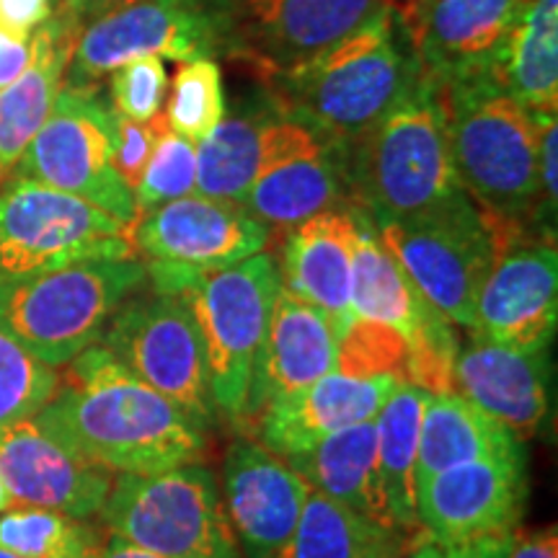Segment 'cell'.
Segmentation results:
<instances>
[{
	"label": "cell",
	"instance_id": "cell-28",
	"mask_svg": "<svg viewBox=\"0 0 558 558\" xmlns=\"http://www.w3.org/2000/svg\"><path fill=\"white\" fill-rule=\"evenodd\" d=\"M282 460L324 497L339 501L369 522L396 530L380 484L375 418L341 429L337 435L320 439L313 448Z\"/></svg>",
	"mask_w": 558,
	"mask_h": 558
},
{
	"label": "cell",
	"instance_id": "cell-29",
	"mask_svg": "<svg viewBox=\"0 0 558 558\" xmlns=\"http://www.w3.org/2000/svg\"><path fill=\"white\" fill-rule=\"evenodd\" d=\"M522 452H527L525 442H520L486 411L473 407L469 399L458 393L429 396L422 429H418L416 488L456 465L486 458L522 456Z\"/></svg>",
	"mask_w": 558,
	"mask_h": 558
},
{
	"label": "cell",
	"instance_id": "cell-30",
	"mask_svg": "<svg viewBox=\"0 0 558 558\" xmlns=\"http://www.w3.org/2000/svg\"><path fill=\"white\" fill-rule=\"evenodd\" d=\"M488 73L522 107L558 109V0H525Z\"/></svg>",
	"mask_w": 558,
	"mask_h": 558
},
{
	"label": "cell",
	"instance_id": "cell-38",
	"mask_svg": "<svg viewBox=\"0 0 558 558\" xmlns=\"http://www.w3.org/2000/svg\"><path fill=\"white\" fill-rule=\"evenodd\" d=\"M169 90L166 62L140 58L109 73V101L117 114L135 122H153L160 114Z\"/></svg>",
	"mask_w": 558,
	"mask_h": 558
},
{
	"label": "cell",
	"instance_id": "cell-18",
	"mask_svg": "<svg viewBox=\"0 0 558 558\" xmlns=\"http://www.w3.org/2000/svg\"><path fill=\"white\" fill-rule=\"evenodd\" d=\"M320 132L290 114L267 94L259 104H248L202 140L197 148V194L213 199L239 202L256 179L292 153L316 143Z\"/></svg>",
	"mask_w": 558,
	"mask_h": 558
},
{
	"label": "cell",
	"instance_id": "cell-32",
	"mask_svg": "<svg viewBox=\"0 0 558 558\" xmlns=\"http://www.w3.org/2000/svg\"><path fill=\"white\" fill-rule=\"evenodd\" d=\"M403 538L311 488L295 533L275 558H399Z\"/></svg>",
	"mask_w": 558,
	"mask_h": 558
},
{
	"label": "cell",
	"instance_id": "cell-3",
	"mask_svg": "<svg viewBox=\"0 0 558 558\" xmlns=\"http://www.w3.org/2000/svg\"><path fill=\"white\" fill-rule=\"evenodd\" d=\"M442 86L452 169L488 228H538V120L492 73ZM541 233V230H538ZM546 239V235H543Z\"/></svg>",
	"mask_w": 558,
	"mask_h": 558
},
{
	"label": "cell",
	"instance_id": "cell-25",
	"mask_svg": "<svg viewBox=\"0 0 558 558\" xmlns=\"http://www.w3.org/2000/svg\"><path fill=\"white\" fill-rule=\"evenodd\" d=\"M354 218L349 207L326 209L288 230L282 246V288L326 313L341 337L354 320Z\"/></svg>",
	"mask_w": 558,
	"mask_h": 558
},
{
	"label": "cell",
	"instance_id": "cell-1",
	"mask_svg": "<svg viewBox=\"0 0 558 558\" xmlns=\"http://www.w3.org/2000/svg\"><path fill=\"white\" fill-rule=\"evenodd\" d=\"M37 424L114 476L158 473L199 463L207 429L158 390L137 380L101 344L68 365Z\"/></svg>",
	"mask_w": 558,
	"mask_h": 558
},
{
	"label": "cell",
	"instance_id": "cell-39",
	"mask_svg": "<svg viewBox=\"0 0 558 558\" xmlns=\"http://www.w3.org/2000/svg\"><path fill=\"white\" fill-rule=\"evenodd\" d=\"M117 114V111H114ZM156 148V120L153 122H135L128 117L117 114V140H114V163L117 173L132 192L137 190L143 179L145 166Z\"/></svg>",
	"mask_w": 558,
	"mask_h": 558
},
{
	"label": "cell",
	"instance_id": "cell-47",
	"mask_svg": "<svg viewBox=\"0 0 558 558\" xmlns=\"http://www.w3.org/2000/svg\"><path fill=\"white\" fill-rule=\"evenodd\" d=\"M0 558H24V556L13 554V550H5V548H0Z\"/></svg>",
	"mask_w": 558,
	"mask_h": 558
},
{
	"label": "cell",
	"instance_id": "cell-27",
	"mask_svg": "<svg viewBox=\"0 0 558 558\" xmlns=\"http://www.w3.org/2000/svg\"><path fill=\"white\" fill-rule=\"evenodd\" d=\"M83 26L65 13L52 16L32 34V60L16 81L0 88V181L16 169L65 86V73Z\"/></svg>",
	"mask_w": 558,
	"mask_h": 558
},
{
	"label": "cell",
	"instance_id": "cell-7",
	"mask_svg": "<svg viewBox=\"0 0 558 558\" xmlns=\"http://www.w3.org/2000/svg\"><path fill=\"white\" fill-rule=\"evenodd\" d=\"M99 518L114 538L166 558H243L218 481L202 463L120 473Z\"/></svg>",
	"mask_w": 558,
	"mask_h": 558
},
{
	"label": "cell",
	"instance_id": "cell-5",
	"mask_svg": "<svg viewBox=\"0 0 558 558\" xmlns=\"http://www.w3.org/2000/svg\"><path fill=\"white\" fill-rule=\"evenodd\" d=\"M153 290L177 295L205 344L213 407L239 424L246 407L251 367L267 333L282 275L275 254L262 251L226 269H179L143 262Z\"/></svg>",
	"mask_w": 558,
	"mask_h": 558
},
{
	"label": "cell",
	"instance_id": "cell-45",
	"mask_svg": "<svg viewBox=\"0 0 558 558\" xmlns=\"http://www.w3.org/2000/svg\"><path fill=\"white\" fill-rule=\"evenodd\" d=\"M409 558H471L469 546H442L435 541H416L414 548L409 550Z\"/></svg>",
	"mask_w": 558,
	"mask_h": 558
},
{
	"label": "cell",
	"instance_id": "cell-43",
	"mask_svg": "<svg viewBox=\"0 0 558 558\" xmlns=\"http://www.w3.org/2000/svg\"><path fill=\"white\" fill-rule=\"evenodd\" d=\"M132 3H140V0H58L54 11L65 13V16L78 21L81 26H86L94 19H101L107 16V13L128 9Z\"/></svg>",
	"mask_w": 558,
	"mask_h": 558
},
{
	"label": "cell",
	"instance_id": "cell-17",
	"mask_svg": "<svg viewBox=\"0 0 558 558\" xmlns=\"http://www.w3.org/2000/svg\"><path fill=\"white\" fill-rule=\"evenodd\" d=\"M383 0H235V52L262 83L357 29Z\"/></svg>",
	"mask_w": 558,
	"mask_h": 558
},
{
	"label": "cell",
	"instance_id": "cell-26",
	"mask_svg": "<svg viewBox=\"0 0 558 558\" xmlns=\"http://www.w3.org/2000/svg\"><path fill=\"white\" fill-rule=\"evenodd\" d=\"M349 202L347 143L320 135L264 171L239 205L269 230H290L326 209L349 207Z\"/></svg>",
	"mask_w": 558,
	"mask_h": 558
},
{
	"label": "cell",
	"instance_id": "cell-23",
	"mask_svg": "<svg viewBox=\"0 0 558 558\" xmlns=\"http://www.w3.org/2000/svg\"><path fill=\"white\" fill-rule=\"evenodd\" d=\"M548 349L520 352L471 333L469 344L458 347L452 365V393L494 416L501 427L527 442L543 429L550 409Z\"/></svg>",
	"mask_w": 558,
	"mask_h": 558
},
{
	"label": "cell",
	"instance_id": "cell-11",
	"mask_svg": "<svg viewBox=\"0 0 558 558\" xmlns=\"http://www.w3.org/2000/svg\"><path fill=\"white\" fill-rule=\"evenodd\" d=\"M114 140L117 114L101 86H62L13 173L86 199L132 228L135 192L111 163Z\"/></svg>",
	"mask_w": 558,
	"mask_h": 558
},
{
	"label": "cell",
	"instance_id": "cell-8",
	"mask_svg": "<svg viewBox=\"0 0 558 558\" xmlns=\"http://www.w3.org/2000/svg\"><path fill=\"white\" fill-rule=\"evenodd\" d=\"M233 52L235 0H140L83 26L65 86H99L111 70L140 58L181 65Z\"/></svg>",
	"mask_w": 558,
	"mask_h": 558
},
{
	"label": "cell",
	"instance_id": "cell-35",
	"mask_svg": "<svg viewBox=\"0 0 558 558\" xmlns=\"http://www.w3.org/2000/svg\"><path fill=\"white\" fill-rule=\"evenodd\" d=\"M60 388V373L0 331V429L37 416Z\"/></svg>",
	"mask_w": 558,
	"mask_h": 558
},
{
	"label": "cell",
	"instance_id": "cell-41",
	"mask_svg": "<svg viewBox=\"0 0 558 558\" xmlns=\"http://www.w3.org/2000/svg\"><path fill=\"white\" fill-rule=\"evenodd\" d=\"M32 60V37L0 26V88H5L24 73Z\"/></svg>",
	"mask_w": 558,
	"mask_h": 558
},
{
	"label": "cell",
	"instance_id": "cell-4",
	"mask_svg": "<svg viewBox=\"0 0 558 558\" xmlns=\"http://www.w3.org/2000/svg\"><path fill=\"white\" fill-rule=\"evenodd\" d=\"M349 207L369 218H411L463 192L452 169L442 86L422 70L414 88L347 143Z\"/></svg>",
	"mask_w": 558,
	"mask_h": 558
},
{
	"label": "cell",
	"instance_id": "cell-21",
	"mask_svg": "<svg viewBox=\"0 0 558 558\" xmlns=\"http://www.w3.org/2000/svg\"><path fill=\"white\" fill-rule=\"evenodd\" d=\"M0 476L13 505L52 509L75 520L99 514L114 484V473L70 450L34 416L0 429Z\"/></svg>",
	"mask_w": 558,
	"mask_h": 558
},
{
	"label": "cell",
	"instance_id": "cell-12",
	"mask_svg": "<svg viewBox=\"0 0 558 558\" xmlns=\"http://www.w3.org/2000/svg\"><path fill=\"white\" fill-rule=\"evenodd\" d=\"M96 344L114 354L137 380L184 409L199 427H213L218 411L209 396L205 344L177 295L143 284L117 308Z\"/></svg>",
	"mask_w": 558,
	"mask_h": 558
},
{
	"label": "cell",
	"instance_id": "cell-15",
	"mask_svg": "<svg viewBox=\"0 0 558 558\" xmlns=\"http://www.w3.org/2000/svg\"><path fill=\"white\" fill-rule=\"evenodd\" d=\"M527 501V452L456 465L416 488V518L427 541L463 546L518 530Z\"/></svg>",
	"mask_w": 558,
	"mask_h": 558
},
{
	"label": "cell",
	"instance_id": "cell-33",
	"mask_svg": "<svg viewBox=\"0 0 558 558\" xmlns=\"http://www.w3.org/2000/svg\"><path fill=\"white\" fill-rule=\"evenodd\" d=\"M99 543L83 520L52 509L11 507L0 514V548L24 558H90Z\"/></svg>",
	"mask_w": 558,
	"mask_h": 558
},
{
	"label": "cell",
	"instance_id": "cell-46",
	"mask_svg": "<svg viewBox=\"0 0 558 558\" xmlns=\"http://www.w3.org/2000/svg\"><path fill=\"white\" fill-rule=\"evenodd\" d=\"M11 507H13V497H11L9 486H5L3 476H0V514H3L5 509H11Z\"/></svg>",
	"mask_w": 558,
	"mask_h": 558
},
{
	"label": "cell",
	"instance_id": "cell-2",
	"mask_svg": "<svg viewBox=\"0 0 558 558\" xmlns=\"http://www.w3.org/2000/svg\"><path fill=\"white\" fill-rule=\"evenodd\" d=\"M422 75L393 0H383L329 50L284 70L264 86L290 114L337 140L378 124Z\"/></svg>",
	"mask_w": 558,
	"mask_h": 558
},
{
	"label": "cell",
	"instance_id": "cell-31",
	"mask_svg": "<svg viewBox=\"0 0 558 558\" xmlns=\"http://www.w3.org/2000/svg\"><path fill=\"white\" fill-rule=\"evenodd\" d=\"M427 390L399 383L388 401L383 403L380 414L375 416L378 429V471L380 484L386 492L390 520L403 538L422 541V525L416 518V452L418 429L427 409Z\"/></svg>",
	"mask_w": 558,
	"mask_h": 558
},
{
	"label": "cell",
	"instance_id": "cell-42",
	"mask_svg": "<svg viewBox=\"0 0 558 558\" xmlns=\"http://www.w3.org/2000/svg\"><path fill=\"white\" fill-rule=\"evenodd\" d=\"M509 558H558L556 525L541 530H514Z\"/></svg>",
	"mask_w": 558,
	"mask_h": 558
},
{
	"label": "cell",
	"instance_id": "cell-14",
	"mask_svg": "<svg viewBox=\"0 0 558 558\" xmlns=\"http://www.w3.org/2000/svg\"><path fill=\"white\" fill-rule=\"evenodd\" d=\"M492 269L478 290L471 333L520 349L543 352L558 324L556 241L530 233L494 241Z\"/></svg>",
	"mask_w": 558,
	"mask_h": 558
},
{
	"label": "cell",
	"instance_id": "cell-34",
	"mask_svg": "<svg viewBox=\"0 0 558 558\" xmlns=\"http://www.w3.org/2000/svg\"><path fill=\"white\" fill-rule=\"evenodd\" d=\"M226 117L222 70L215 60L181 62L169 86L163 122L177 135L202 143Z\"/></svg>",
	"mask_w": 558,
	"mask_h": 558
},
{
	"label": "cell",
	"instance_id": "cell-40",
	"mask_svg": "<svg viewBox=\"0 0 558 558\" xmlns=\"http://www.w3.org/2000/svg\"><path fill=\"white\" fill-rule=\"evenodd\" d=\"M52 11L54 0H0V26L32 37Z\"/></svg>",
	"mask_w": 558,
	"mask_h": 558
},
{
	"label": "cell",
	"instance_id": "cell-22",
	"mask_svg": "<svg viewBox=\"0 0 558 558\" xmlns=\"http://www.w3.org/2000/svg\"><path fill=\"white\" fill-rule=\"evenodd\" d=\"M339 333L324 311L279 288L251 383L241 422L254 424L271 403L290 399L333 369Z\"/></svg>",
	"mask_w": 558,
	"mask_h": 558
},
{
	"label": "cell",
	"instance_id": "cell-19",
	"mask_svg": "<svg viewBox=\"0 0 558 558\" xmlns=\"http://www.w3.org/2000/svg\"><path fill=\"white\" fill-rule=\"evenodd\" d=\"M311 486L264 448L239 437L222 465V505L243 558H275L295 533Z\"/></svg>",
	"mask_w": 558,
	"mask_h": 558
},
{
	"label": "cell",
	"instance_id": "cell-6",
	"mask_svg": "<svg viewBox=\"0 0 558 558\" xmlns=\"http://www.w3.org/2000/svg\"><path fill=\"white\" fill-rule=\"evenodd\" d=\"M143 284L148 271L137 256L0 279V331L45 365L65 367L101 339L109 318Z\"/></svg>",
	"mask_w": 558,
	"mask_h": 558
},
{
	"label": "cell",
	"instance_id": "cell-44",
	"mask_svg": "<svg viewBox=\"0 0 558 558\" xmlns=\"http://www.w3.org/2000/svg\"><path fill=\"white\" fill-rule=\"evenodd\" d=\"M90 558H166V556L150 554V550L137 548V546H132V543H124L111 535L109 541H101L99 546H96Z\"/></svg>",
	"mask_w": 558,
	"mask_h": 558
},
{
	"label": "cell",
	"instance_id": "cell-48",
	"mask_svg": "<svg viewBox=\"0 0 558 558\" xmlns=\"http://www.w3.org/2000/svg\"><path fill=\"white\" fill-rule=\"evenodd\" d=\"M0 184H3V181H0Z\"/></svg>",
	"mask_w": 558,
	"mask_h": 558
},
{
	"label": "cell",
	"instance_id": "cell-20",
	"mask_svg": "<svg viewBox=\"0 0 558 558\" xmlns=\"http://www.w3.org/2000/svg\"><path fill=\"white\" fill-rule=\"evenodd\" d=\"M525 0H393L418 65L437 83L488 73Z\"/></svg>",
	"mask_w": 558,
	"mask_h": 558
},
{
	"label": "cell",
	"instance_id": "cell-37",
	"mask_svg": "<svg viewBox=\"0 0 558 558\" xmlns=\"http://www.w3.org/2000/svg\"><path fill=\"white\" fill-rule=\"evenodd\" d=\"M409 344L399 331L367 318H354L339 337L333 369L354 378H399L407 383Z\"/></svg>",
	"mask_w": 558,
	"mask_h": 558
},
{
	"label": "cell",
	"instance_id": "cell-16",
	"mask_svg": "<svg viewBox=\"0 0 558 558\" xmlns=\"http://www.w3.org/2000/svg\"><path fill=\"white\" fill-rule=\"evenodd\" d=\"M271 230L235 202L202 197L171 199L148 209L132 226L135 254L179 269H226L262 254Z\"/></svg>",
	"mask_w": 558,
	"mask_h": 558
},
{
	"label": "cell",
	"instance_id": "cell-13",
	"mask_svg": "<svg viewBox=\"0 0 558 558\" xmlns=\"http://www.w3.org/2000/svg\"><path fill=\"white\" fill-rule=\"evenodd\" d=\"M349 213L357 230L352 271L354 318L378 320L407 339V383L427 390L429 396L452 393V365L460 347L452 324L432 308L403 275L373 220L360 207H349Z\"/></svg>",
	"mask_w": 558,
	"mask_h": 558
},
{
	"label": "cell",
	"instance_id": "cell-24",
	"mask_svg": "<svg viewBox=\"0 0 558 558\" xmlns=\"http://www.w3.org/2000/svg\"><path fill=\"white\" fill-rule=\"evenodd\" d=\"M399 383L403 380L390 375L354 378L331 369L300 393L271 403L254 422L256 432L264 448L275 456H295L341 429L373 422Z\"/></svg>",
	"mask_w": 558,
	"mask_h": 558
},
{
	"label": "cell",
	"instance_id": "cell-9",
	"mask_svg": "<svg viewBox=\"0 0 558 558\" xmlns=\"http://www.w3.org/2000/svg\"><path fill=\"white\" fill-rule=\"evenodd\" d=\"M130 256L132 228L101 207L16 173L0 184V279Z\"/></svg>",
	"mask_w": 558,
	"mask_h": 558
},
{
	"label": "cell",
	"instance_id": "cell-36",
	"mask_svg": "<svg viewBox=\"0 0 558 558\" xmlns=\"http://www.w3.org/2000/svg\"><path fill=\"white\" fill-rule=\"evenodd\" d=\"M197 194V145L166 128L156 117V148L135 190L137 218L171 199Z\"/></svg>",
	"mask_w": 558,
	"mask_h": 558
},
{
	"label": "cell",
	"instance_id": "cell-10",
	"mask_svg": "<svg viewBox=\"0 0 558 558\" xmlns=\"http://www.w3.org/2000/svg\"><path fill=\"white\" fill-rule=\"evenodd\" d=\"M369 220L432 308L452 326L473 331L478 290L492 269L497 246L469 194L411 218Z\"/></svg>",
	"mask_w": 558,
	"mask_h": 558
}]
</instances>
